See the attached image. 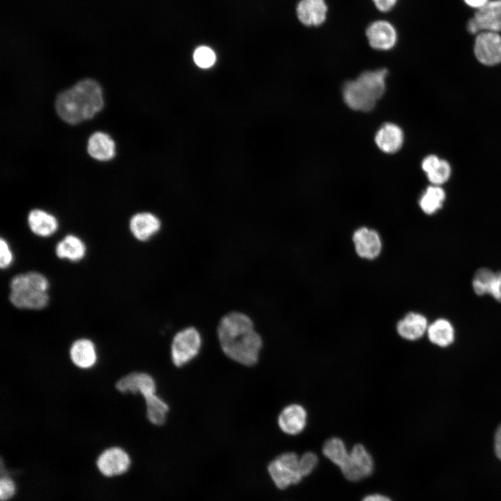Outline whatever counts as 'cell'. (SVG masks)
<instances>
[{"mask_svg":"<svg viewBox=\"0 0 501 501\" xmlns=\"http://www.w3.org/2000/svg\"><path fill=\"white\" fill-rule=\"evenodd\" d=\"M352 242L357 255L366 260H375L381 255L383 249L379 233L366 226L360 227L353 232Z\"/></svg>","mask_w":501,"mask_h":501,"instance_id":"9c48e42d","label":"cell"},{"mask_svg":"<svg viewBox=\"0 0 501 501\" xmlns=\"http://www.w3.org/2000/svg\"><path fill=\"white\" fill-rule=\"evenodd\" d=\"M217 335L221 347L228 358L246 366L257 362L262 340L249 316L237 311L226 314L219 321Z\"/></svg>","mask_w":501,"mask_h":501,"instance_id":"6da1fadb","label":"cell"},{"mask_svg":"<svg viewBox=\"0 0 501 501\" xmlns=\"http://www.w3.org/2000/svg\"><path fill=\"white\" fill-rule=\"evenodd\" d=\"M202 346V337L195 327H186L177 332L173 337L170 356L173 363L182 367L199 353Z\"/></svg>","mask_w":501,"mask_h":501,"instance_id":"5b68a950","label":"cell"},{"mask_svg":"<svg viewBox=\"0 0 501 501\" xmlns=\"http://www.w3.org/2000/svg\"><path fill=\"white\" fill-rule=\"evenodd\" d=\"M374 468L372 456L361 444L355 445L349 452L347 462L340 468L344 477L356 482L372 474Z\"/></svg>","mask_w":501,"mask_h":501,"instance_id":"ba28073f","label":"cell"},{"mask_svg":"<svg viewBox=\"0 0 501 501\" xmlns=\"http://www.w3.org/2000/svg\"><path fill=\"white\" fill-rule=\"evenodd\" d=\"M474 51L477 60L485 65L501 63V35L497 32L483 31L477 33Z\"/></svg>","mask_w":501,"mask_h":501,"instance_id":"30bf717a","label":"cell"},{"mask_svg":"<svg viewBox=\"0 0 501 501\" xmlns=\"http://www.w3.org/2000/svg\"><path fill=\"white\" fill-rule=\"evenodd\" d=\"M130 464L131 459L127 452L116 446L104 450L96 461L97 469L107 477L124 474L129 468Z\"/></svg>","mask_w":501,"mask_h":501,"instance_id":"8fae6325","label":"cell"},{"mask_svg":"<svg viewBox=\"0 0 501 501\" xmlns=\"http://www.w3.org/2000/svg\"><path fill=\"white\" fill-rule=\"evenodd\" d=\"M450 175L451 166L450 164L444 159H440L436 167L426 173L429 181L432 184L438 186L446 182L449 180Z\"/></svg>","mask_w":501,"mask_h":501,"instance_id":"83f0119b","label":"cell"},{"mask_svg":"<svg viewBox=\"0 0 501 501\" xmlns=\"http://www.w3.org/2000/svg\"><path fill=\"white\" fill-rule=\"evenodd\" d=\"M445 197V192L440 186L431 184L420 196L418 205L424 214L431 215L442 207Z\"/></svg>","mask_w":501,"mask_h":501,"instance_id":"cb8c5ba5","label":"cell"},{"mask_svg":"<svg viewBox=\"0 0 501 501\" xmlns=\"http://www.w3.org/2000/svg\"><path fill=\"white\" fill-rule=\"evenodd\" d=\"M328 8L324 0H301L296 7L300 22L305 26H319L326 18Z\"/></svg>","mask_w":501,"mask_h":501,"instance_id":"d6986e66","label":"cell"},{"mask_svg":"<svg viewBox=\"0 0 501 501\" xmlns=\"http://www.w3.org/2000/svg\"><path fill=\"white\" fill-rule=\"evenodd\" d=\"M387 74L385 69L366 71L345 83L342 95L346 104L355 111H371L384 94Z\"/></svg>","mask_w":501,"mask_h":501,"instance_id":"277c9868","label":"cell"},{"mask_svg":"<svg viewBox=\"0 0 501 501\" xmlns=\"http://www.w3.org/2000/svg\"><path fill=\"white\" fill-rule=\"evenodd\" d=\"M427 335L429 340L439 347L449 346L454 340V327L445 319H436L429 325Z\"/></svg>","mask_w":501,"mask_h":501,"instance_id":"603a6c76","label":"cell"},{"mask_svg":"<svg viewBox=\"0 0 501 501\" xmlns=\"http://www.w3.org/2000/svg\"><path fill=\"white\" fill-rule=\"evenodd\" d=\"M489 294L496 301L501 302V271L495 273L490 287Z\"/></svg>","mask_w":501,"mask_h":501,"instance_id":"d6a6232c","label":"cell"},{"mask_svg":"<svg viewBox=\"0 0 501 501\" xmlns=\"http://www.w3.org/2000/svg\"><path fill=\"white\" fill-rule=\"evenodd\" d=\"M72 362L78 367L88 369L94 366L97 360V352L93 342L86 338L73 342L70 349Z\"/></svg>","mask_w":501,"mask_h":501,"instance_id":"7402d4cb","label":"cell"},{"mask_svg":"<svg viewBox=\"0 0 501 501\" xmlns=\"http://www.w3.org/2000/svg\"><path fill=\"white\" fill-rule=\"evenodd\" d=\"M370 46L377 50H389L396 44L397 35L394 26L386 21H376L366 31Z\"/></svg>","mask_w":501,"mask_h":501,"instance_id":"9a60e30c","label":"cell"},{"mask_svg":"<svg viewBox=\"0 0 501 501\" xmlns=\"http://www.w3.org/2000/svg\"><path fill=\"white\" fill-rule=\"evenodd\" d=\"M267 470L274 484L280 489L298 484L303 477L299 470V458L292 452L278 456L269 463Z\"/></svg>","mask_w":501,"mask_h":501,"instance_id":"8992f818","label":"cell"},{"mask_svg":"<svg viewBox=\"0 0 501 501\" xmlns=\"http://www.w3.org/2000/svg\"><path fill=\"white\" fill-rule=\"evenodd\" d=\"M428 321L422 314L410 312L399 320L396 325L398 335L404 340H416L427 331Z\"/></svg>","mask_w":501,"mask_h":501,"instance_id":"e0dca14e","label":"cell"},{"mask_svg":"<svg viewBox=\"0 0 501 501\" xmlns=\"http://www.w3.org/2000/svg\"><path fill=\"white\" fill-rule=\"evenodd\" d=\"M374 140L377 147L381 151L392 154L401 148L404 142V133L396 124L387 122L377 131Z\"/></svg>","mask_w":501,"mask_h":501,"instance_id":"ffe728a7","label":"cell"},{"mask_svg":"<svg viewBox=\"0 0 501 501\" xmlns=\"http://www.w3.org/2000/svg\"><path fill=\"white\" fill-rule=\"evenodd\" d=\"M463 1L468 6H469L472 8L478 9V8L482 7L483 6H484L490 0H463Z\"/></svg>","mask_w":501,"mask_h":501,"instance_id":"d590c367","label":"cell"},{"mask_svg":"<svg viewBox=\"0 0 501 501\" xmlns=\"http://www.w3.org/2000/svg\"><path fill=\"white\" fill-rule=\"evenodd\" d=\"M27 223L31 231L40 237H49L58 229L57 218L52 214L42 209H33L27 216Z\"/></svg>","mask_w":501,"mask_h":501,"instance_id":"2e32d148","label":"cell"},{"mask_svg":"<svg viewBox=\"0 0 501 501\" xmlns=\"http://www.w3.org/2000/svg\"><path fill=\"white\" fill-rule=\"evenodd\" d=\"M87 152L97 161H109L116 156V143L108 134L96 132L88 138Z\"/></svg>","mask_w":501,"mask_h":501,"instance_id":"ac0fdd59","label":"cell"},{"mask_svg":"<svg viewBox=\"0 0 501 501\" xmlns=\"http://www.w3.org/2000/svg\"><path fill=\"white\" fill-rule=\"evenodd\" d=\"M55 253L61 260L79 262L86 255V246L78 236L70 234L56 244Z\"/></svg>","mask_w":501,"mask_h":501,"instance_id":"44dd1931","label":"cell"},{"mask_svg":"<svg viewBox=\"0 0 501 501\" xmlns=\"http://www.w3.org/2000/svg\"><path fill=\"white\" fill-rule=\"evenodd\" d=\"M16 492V486L13 480L6 476L1 475L0 479V499L1 501H7L14 496Z\"/></svg>","mask_w":501,"mask_h":501,"instance_id":"4dcf8cb0","label":"cell"},{"mask_svg":"<svg viewBox=\"0 0 501 501\" xmlns=\"http://www.w3.org/2000/svg\"><path fill=\"white\" fill-rule=\"evenodd\" d=\"M467 29L472 34L483 31H500L501 0L489 1L478 8L474 17L469 19Z\"/></svg>","mask_w":501,"mask_h":501,"instance_id":"52a82bcc","label":"cell"},{"mask_svg":"<svg viewBox=\"0 0 501 501\" xmlns=\"http://www.w3.org/2000/svg\"><path fill=\"white\" fill-rule=\"evenodd\" d=\"M13 253L6 239L0 240V267L2 269L8 268L13 262Z\"/></svg>","mask_w":501,"mask_h":501,"instance_id":"1f68e13d","label":"cell"},{"mask_svg":"<svg viewBox=\"0 0 501 501\" xmlns=\"http://www.w3.org/2000/svg\"><path fill=\"white\" fill-rule=\"evenodd\" d=\"M318 463L317 455L312 452H308L303 454L299 458V470L303 477L310 474L315 468Z\"/></svg>","mask_w":501,"mask_h":501,"instance_id":"f546056e","label":"cell"},{"mask_svg":"<svg viewBox=\"0 0 501 501\" xmlns=\"http://www.w3.org/2000/svg\"><path fill=\"white\" fill-rule=\"evenodd\" d=\"M116 387L121 392L140 393L144 398L156 394V383L149 374L132 372L119 379Z\"/></svg>","mask_w":501,"mask_h":501,"instance_id":"4fadbf2b","label":"cell"},{"mask_svg":"<svg viewBox=\"0 0 501 501\" xmlns=\"http://www.w3.org/2000/svg\"><path fill=\"white\" fill-rule=\"evenodd\" d=\"M397 0H373L376 7L382 12L391 10Z\"/></svg>","mask_w":501,"mask_h":501,"instance_id":"836d02e7","label":"cell"},{"mask_svg":"<svg viewBox=\"0 0 501 501\" xmlns=\"http://www.w3.org/2000/svg\"><path fill=\"white\" fill-rule=\"evenodd\" d=\"M146 405V415L149 421L154 425L161 426L166 420L169 407L167 403L157 394L144 398Z\"/></svg>","mask_w":501,"mask_h":501,"instance_id":"d4e9b609","label":"cell"},{"mask_svg":"<svg viewBox=\"0 0 501 501\" xmlns=\"http://www.w3.org/2000/svg\"><path fill=\"white\" fill-rule=\"evenodd\" d=\"M495 452L496 456L501 459V424L497 429L495 435Z\"/></svg>","mask_w":501,"mask_h":501,"instance_id":"e575fe53","label":"cell"},{"mask_svg":"<svg viewBox=\"0 0 501 501\" xmlns=\"http://www.w3.org/2000/svg\"><path fill=\"white\" fill-rule=\"evenodd\" d=\"M161 227L159 218L150 212L134 214L130 218L129 228L133 237L140 241H147L159 232Z\"/></svg>","mask_w":501,"mask_h":501,"instance_id":"7c38bea8","label":"cell"},{"mask_svg":"<svg viewBox=\"0 0 501 501\" xmlns=\"http://www.w3.org/2000/svg\"><path fill=\"white\" fill-rule=\"evenodd\" d=\"M49 281L42 273L28 271L17 274L10 280L9 301L21 310H40L49 302Z\"/></svg>","mask_w":501,"mask_h":501,"instance_id":"3957f363","label":"cell"},{"mask_svg":"<svg viewBox=\"0 0 501 501\" xmlns=\"http://www.w3.org/2000/svg\"><path fill=\"white\" fill-rule=\"evenodd\" d=\"M322 453L340 468L343 466L349 456L344 441L336 437L329 438L324 443Z\"/></svg>","mask_w":501,"mask_h":501,"instance_id":"484cf974","label":"cell"},{"mask_svg":"<svg viewBox=\"0 0 501 501\" xmlns=\"http://www.w3.org/2000/svg\"><path fill=\"white\" fill-rule=\"evenodd\" d=\"M102 88L95 80L81 79L71 88L61 91L55 100L58 117L75 125L93 118L104 107Z\"/></svg>","mask_w":501,"mask_h":501,"instance_id":"7a4b0ae2","label":"cell"},{"mask_svg":"<svg viewBox=\"0 0 501 501\" xmlns=\"http://www.w3.org/2000/svg\"><path fill=\"white\" fill-rule=\"evenodd\" d=\"M495 273L487 268H481L475 273L472 287L476 294L482 296L489 294Z\"/></svg>","mask_w":501,"mask_h":501,"instance_id":"4316f807","label":"cell"},{"mask_svg":"<svg viewBox=\"0 0 501 501\" xmlns=\"http://www.w3.org/2000/svg\"><path fill=\"white\" fill-rule=\"evenodd\" d=\"M363 501H391V500L386 496L375 494L366 496Z\"/></svg>","mask_w":501,"mask_h":501,"instance_id":"8d00e7d4","label":"cell"},{"mask_svg":"<svg viewBox=\"0 0 501 501\" xmlns=\"http://www.w3.org/2000/svg\"><path fill=\"white\" fill-rule=\"evenodd\" d=\"M193 61L198 67L208 68L215 63L216 54L209 47L200 46L193 53Z\"/></svg>","mask_w":501,"mask_h":501,"instance_id":"f1b7e54d","label":"cell"},{"mask_svg":"<svg viewBox=\"0 0 501 501\" xmlns=\"http://www.w3.org/2000/svg\"><path fill=\"white\" fill-rule=\"evenodd\" d=\"M308 413L305 408L298 404L285 406L278 418L279 428L288 435H297L306 427Z\"/></svg>","mask_w":501,"mask_h":501,"instance_id":"5bb4252c","label":"cell"}]
</instances>
